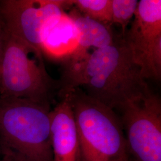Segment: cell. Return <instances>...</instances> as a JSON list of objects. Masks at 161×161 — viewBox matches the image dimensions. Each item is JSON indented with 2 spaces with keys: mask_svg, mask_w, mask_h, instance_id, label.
I'll use <instances>...</instances> for the list:
<instances>
[{
  "mask_svg": "<svg viewBox=\"0 0 161 161\" xmlns=\"http://www.w3.org/2000/svg\"><path fill=\"white\" fill-rule=\"evenodd\" d=\"M80 35L74 19L63 11L48 21L41 36L43 56L66 64L75 55L79 46Z\"/></svg>",
  "mask_w": 161,
  "mask_h": 161,
  "instance_id": "ba28073f",
  "label": "cell"
},
{
  "mask_svg": "<svg viewBox=\"0 0 161 161\" xmlns=\"http://www.w3.org/2000/svg\"><path fill=\"white\" fill-rule=\"evenodd\" d=\"M131 28L122 35L144 80L161 77V1L140 0Z\"/></svg>",
  "mask_w": 161,
  "mask_h": 161,
  "instance_id": "8992f818",
  "label": "cell"
},
{
  "mask_svg": "<svg viewBox=\"0 0 161 161\" xmlns=\"http://www.w3.org/2000/svg\"><path fill=\"white\" fill-rule=\"evenodd\" d=\"M66 94L74 115L80 161H114L127 153L124 130L115 110L80 87Z\"/></svg>",
  "mask_w": 161,
  "mask_h": 161,
  "instance_id": "3957f363",
  "label": "cell"
},
{
  "mask_svg": "<svg viewBox=\"0 0 161 161\" xmlns=\"http://www.w3.org/2000/svg\"><path fill=\"white\" fill-rule=\"evenodd\" d=\"M137 0H112V23L120 25L122 35L125 34L127 26L137 10Z\"/></svg>",
  "mask_w": 161,
  "mask_h": 161,
  "instance_id": "7c38bea8",
  "label": "cell"
},
{
  "mask_svg": "<svg viewBox=\"0 0 161 161\" xmlns=\"http://www.w3.org/2000/svg\"><path fill=\"white\" fill-rule=\"evenodd\" d=\"M64 66L60 96L82 86L88 96L115 111L149 89L122 36Z\"/></svg>",
  "mask_w": 161,
  "mask_h": 161,
  "instance_id": "6da1fadb",
  "label": "cell"
},
{
  "mask_svg": "<svg viewBox=\"0 0 161 161\" xmlns=\"http://www.w3.org/2000/svg\"><path fill=\"white\" fill-rule=\"evenodd\" d=\"M129 161L128 153H126L124 154L123 155L121 156L119 158H118V159H115V161Z\"/></svg>",
  "mask_w": 161,
  "mask_h": 161,
  "instance_id": "9a60e30c",
  "label": "cell"
},
{
  "mask_svg": "<svg viewBox=\"0 0 161 161\" xmlns=\"http://www.w3.org/2000/svg\"><path fill=\"white\" fill-rule=\"evenodd\" d=\"M69 13L74 19L78 31L80 42L75 55L64 64H74L86 58L90 53L88 52L91 48H101L114 42L115 36L110 25L83 16L75 7H73Z\"/></svg>",
  "mask_w": 161,
  "mask_h": 161,
  "instance_id": "30bf717a",
  "label": "cell"
},
{
  "mask_svg": "<svg viewBox=\"0 0 161 161\" xmlns=\"http://www.w3.org/2000/svg\"><path fill=\"white\" fill-rule=\"evenodd\" d=\"M53 161H80L79 142L68 94L50 110Z\"/></svg>",
  "mask_w": 161,
  "mask_h": 161,
  "instance_id": "9c48e42d",
  "label": "cell"
},
{
  "mask_svg": "<svg viewBox=\"0 0 161 161\" xmlns=\"http://www.w3.org/2000/svg\"><path fill=\"white\" fill-rule=\"evenodd\" d=\"M0 6L9 34L42 53L41 36L46 23L72 5L71 0H1Z\"/></svg>",
  "mask_w": 161,
  "mask_h": 161,
  "instance_id": "52a82bcc",
  "label": "cell"
},
{
  "mask_svg": "<svg viewBox=\"0 0 161 161\" xmlns=\"http://www.w3.org/2000/svg\"><path fill=\"white\" fill-rule=\"evenodd\" d=\"M8 36V31L2 16H0V62L3 57Z\"/></svg>",
  "mask_w": 161,
  "mask_h": 161,
  "instance_id": "4fadbf2b",
  "label": "cell"
},
{
  "mask_svg": "<svg viewBox=\"0 0 161 161\" xmlns=\"http://www.w3.org/2000/svg\"><path fill=\"white\" fill-rule=\"evenodd\" d=\"M58 86L47 72L42 53L8 32L0 62V97L26 98L50 108Z\"/></svg>",
  "mask_w": 161,
  "mask_h": 161,
  "instance_id": "277c9868",
  "label": "cell"
},
{
  "mask_svg": "<svg viewBox=\"0 0 161 161\" xmlns=\"http://www.w3.org/2000/svg\"><path fill=\"white\" fill-rule=\"evenodd\" d=\"M72 5L86 17L100 23H112V0H71Z\"/></svg>",
  "mask_w": 161,
  "mask_h": 161,
  "instance_id": "8fae6325",
  "label": "cell"
},
{
  "mask_svg": "<svg viewBox=\"0 0 161 161\" xmlns=\"http://www.w3.org/2000/svg\"><path fill=\"white\" fill-rule=\"evenodd\" d=\"M1 161H26L17 158L10 155H3V159Z\"/></svg>",
  "mask_w": 161,
  "mask_h": 161,
  "instance_id": "5bb4252c",
  "label": "cell"
},
{
  "mask_svg": "<svg viewBox=\"0 0 161 161\" xmlns=\"http://www.w3.org/2000/svg\"><path fill=\"white\" fill-rule=\"evenodd\" d=\"M50 108L26 98L0 97V151L26 161H53Z\"/></svg>",
  "mask_w": 161,
  "mask_h": 161,
  "instance_id": "7a4b0ae2",
  "label": "cell"
},
{
  "mask_svg": "<svg viewBox=\"0 0 161 161\" xmlns=\"http://www.w3.org/2000/svg\"><path fill=\"white\" fill-rule=\"evenodd\" d=\"M127 133V149L138 161H161V102L149 89L116 110Z\"/></svg>",
  "mask_w": 161,
  "mask_h": 161,
  "instance_id": "5b68a950",
  "label": "cell"
},
{
  "mask_svg": "<svg viewBox=\"0 0 161 161\" xmlns=\"http://www.w3.org/2000/svg\"><path fill=\"white\" fill-rule=\"evenodd\" d=\"M0 16H1V6H0Z\"/></svg>",
  "mask_w": 161,
  "mask_h": 161,
  "instance_id": "2e32d148",
  "label": "cell"
}]
</instances>
